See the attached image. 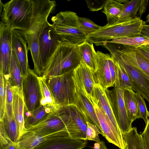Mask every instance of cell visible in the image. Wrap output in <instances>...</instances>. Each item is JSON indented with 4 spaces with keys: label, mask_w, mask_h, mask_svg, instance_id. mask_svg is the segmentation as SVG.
Segmentation results:
<instances>
[{
    "label": "cell",
    "mask_w": 149,
    "mask_h": 149,
    "mask_svg": "<svg viewBox=\"0 0 149 149\" xmlns=\"http://www.w3.org/2000/svg\"><path fill=\"white\" fill-rule=\"evenodd\" d=\"M113 87L111 90L106 88V91L116 121L123 134L132 129V122L126 109L123 98L124 89L120 85L117 73Z\"/></svg>",
    "instance_id": "9c48e42d"
},
{
    "label": "cell",
    "mask_w": 149,
    "mask_h": 149,
    "mask_svg": "<svg viewBox=\"0 0 149 149\" xmlns=\"http://www.w3.org/2000/svg\"><path fill=\"white\" fill-rule=\"evenodd\" d=\"M6 104V88L5 79L2 71H0V121L4 116Z\"/></svg>",
    "instance_id": "836d02e7"
},
{
    "label": "cell",
    "mask_w": 149,
    "mask_h": 149,
    "mask_svg": "<svg viewBox=\"0 0 149 149\" xmlns=\"http://www.w3.org/2000/svg\"><path fill=\"white\" fill-rule=\"evenodd\" d=\"M34 14L28 30L24 32L29 50L31 52L34 64V70L39 76H42L44 69L40 62L39 50V38L50 14L53 13L56 1L49 0H32Z\"/></svg>",
    "instance_id": "6da1fadb"
},
{
    "label": "cell",
    "mask_w": 149,
    "mask_h": 149,
    "mask_svg": "<svg viewBox=\"0 0 149 149\" xmlns=\"http://www.w3.org/2000/svg\"><path fill=\"white\" fill-rule=\"evenodd\" d=\"M38 77L34 70L30 68L23 78L22 88L24 109L29 111L40 105L42 96Z\"/></svg>",
    "instance_id": "30bf717a"
},
{
    "label": "cell",
    "mask_w": 149,
    "mask_h": 149,
    "mask_svg": "<svg viewBox=\"0 0 149 149\" xmlns=\"http://www.w3.org/2000/svg\"><path fill=\"white\" fill-rule=\"evenodd\" d=\"M117 1L121 3H127L129 1V0H117Z\"/></svg>",
    "instance_id": "7dc6e473"
},
{
    "label": "cell",
    "mask_w": 149,
    "mask_h": 149,
    "mask_svg": "<svg viewBox=\"0 0 149 149\" xmlns=\"http://www.w3.org/2000/svg\"><path fill=\"white\" fill-rule=\"evenodd\" d=\"M105 42L121 44L136 48L149 44V40L141 36L115 38Z\"/></svg>",
    "instance_id": "4dcf8cb0"
},
{
    "label": "cell",
    "mask_w": 149,
    "mask_h": 149,
    "mask_svg": "<svg viewBox=\"0 0 149 149\" xmlns=\"http://www.w3.org/2000/svg\"><path fill=\"white\" fill-rule=\"evenodd\" d=\"M62 42V40L56 33L52 24L47 22L41 33L39 41L40 61L44 70L48 59L58 45Z\"/></svg>",
    "instance_id": "8fae6325"
},
{
    "label": "cell",
    "mask_w": 149,
    "mask_h": 149,
    "mask_svg": "<svg viewBox=\"0 0 149 149\" xmlns=\"http://www.w3.org/2000/svg\"><path fill=\"white\" fill-rule=\"evenodd\" d=\"M93 105L104 136L109 143L113 144L120 149H125L126 145L122 134L115 128L109 117L103 109L94 100Z\"/></svg>",
    "instance_id": "4fadbf2b"
},
{
    "label": "cell",
    "mask_w": 149,
    "mask_h": 149,
    "mask_svg": "<svg viewBox=\"0 0 149 149\" xmlns=\"http://www.w3.org/2000/svg\"><path fill=\"white\" fill-rule=\"evenodd\" d=\"M107 0H86L88 7L90 11H97L104 8Z\"/></svg>",
    "instance_id": "74e56055"
},
{
    "label": "cell",
    "mask_w": 149,
    "mask_h": 149,
    "mask_svg": "<svg viewBox=\"0 0 149 149\" xmlns=\"http://www.w3.org/2000/svg\"><path fill=\"white\" fill-rule=\"evenodd\" d=\"M141 36L149 40V25L145 24L141 32Z\"/></svg>",
    "instance_id": "ee69618b"
},
{
    "label": "cell",
    "mask_w": 149,
    "mask_h": 149,
    "mask_svg": "<svg viewBox=\"0 0 149 149\" xmlns=\"http://www.w3.org/2000/svg\"><path fill=\"white\" fill-rule=\"evenodd\" d=\"M145 22L137 16L132 20L111 25L107 24L86 36L87 41L96 46L113 39L141 36Z\"/></svg>",
    "instance_id": "277c9868"
},
{
    "label": "cell",
    "mask_w": 149,
    "mask_h": 149,
    "mask_svg": "<svg viewBox=\"0 0 149 149\" xmlns=\"http://www.w3.org/2000/svg\"><path fill=\"white\" fill-rule=\"evenodd\" d=\"M82 59L77 45L61 43L45 64L42 75L47 78L72 72Z\"/></svg>",
    "instance_id": "7a4b0ae2"
},
{
    "label": "cell",
    "mask_w": 149,
    "mask_h": 149,
    "mask_svg": "<svg viewBox=\"0 0 149 149\" xmlns=\"http://www.w3.org/2000/svg\"><path fill=\"white\" fill-rule=\"evenodd\" d=\"M38 79L42 96L40 105L49 106L52 108L54 111H55L58 108L56 105L54 97L47 83L46 78L42 75L38 76Z\"/></svg>",
    "instance_id": "f546056e"
},
{
    "label": "cell",
    "mask_w": 149,
    "mask_h": 149,
    "mask_svg": "<svg viewBox=\"0 0 149 149\" xmlns=\"http://www.w3.org/2000/svg\"><path fill=\"white\" fill-rule=\"evenodd\" d=\"M87 144V140L72 139L64 132L49 138L33 149H82Z\"/></svg>",
    "instance_id": "9a60e30c"
},
{
    "label": "cell",
    "mask_w": 149,
    "mask_h": 149,
    "mask_svg": "<svg viewBox=\"0 0 149 149\" xmlns=\"http://www.w3.org/2000/svg\"><path fill=\"white\" fill-rule=\"evenodd\" d=\"M26 131L44 135H49L61 132H67L64 123L54 112L37 125L26 129Z\"/></svg>",
    "instance_id": "ac0fdd59"
},
{
    "label": "cell",
    "mask_w": 149,
    "mask_h": 149,
    "mask_svg": "<svg viewBox=\"0 0 149 149\" xmlns=\"http://www.w3.org/2000/svg\"><path fill=\"white\" fill-rule=\"evenodd\" d=\"M73 104L75 105L83 114L87 122L97 126L101 134L104 136L93 105L81 91L76 86L75 98Z\"/></svg>",
    "instance_id": "d6986e66"
},
{
    "label": "cell",
    "mask_w": 149,
    "mask_h": 149,
    "mask_svg": "<svg viewBox=\"0 0 149 149\" xmlns=\"http://www.w3.org/2000/svg\"><path fill=\"white\" fill-rule=\"evenodd\" d=\"M94 73L82 59L72 73V79L75 86L81 91L91 103L96 84Z\"/></svg>",
    "instance_id": "7c38bea8"
},
{
    "label": "cell",
    "mask_w": 149,
    "mask_h": 149,
    "mask_svg": "<svg viewBox=\"0 0 149 149\" xmlns=\"http://www.w3.org/2000/svg\"><path fill=\"white\" fill-rule=\"evenodd\" d=\"M140 135L148 148L149 149V118L143 131Z\"/></svg>",
    "instance_id": "ab89813d"
},
{
    "label": "cell",
    "mask_w": 149,
    "mask_h": 149,
    "mask_svg": "<svg viewBox=\"0 0 149 149\" xmlns=\"http://www.w3.org/2000/svg\"><path fill=\"white\" fill-rule=\"evenodd\" d=\"M140 144L141 149H148L144 142L143 141L140 134Z\"/></svg>",
    "instance_id": "bcb514c9"
},
{
    "label": "cell",
    "mask_w": 149,
    "mask_h": 149,
    "mask_svg": "<svg viewBox=\"0 0 149 149\" xmlns=\"http://www.w3.org/2000/svg\"><path fill=\"white\" fill-rule=\"evenodd\" d=\"M77 13L70 11H61L52 17V24L63 43L78 45L87 41L80 30Z\"/></svg>",
    "instance_id": "5b68a950"
},
{
    "label": "cell",
    "mask_w": 149,
    "mask_h": 149,
    "mask_svg": "<svg viewBox=\"0 0 149 149\" xmlns=\"http://www.w3.org/2000/svg\"><path fill=\"white\" fill-rule=\"evenodd\" d=\"M0 146L12 141L8 138L4 130L2 123L0 121Z\"/></svg>",
    "instance_id": "f35d334b"
},
{
    "label": "cell",
    "mask_w": 149,
    "mask_h": 149,
    "mask_svg": "<svg viewBox=\"0 0 149 149\" xmlns=\"http://www.w3.org/2000/svg\"><path fill=\"white\" fill-rule=\"evenodd\" d=\"M115 62L117 66V74L120 86L124 89H132V84L125 70L121 65Z\"/></svg>",
    "instance_id": "e575fe53"
},
{
    "label": "cell",
    "mask_w": 149,
    "mask_h": 149,
    "mask_svg": "<svg viewBox=\"0 0 149 149\" xmlns=\"http://www.w3.org/2000/svg\"><path fill=\"white\" fill-rule=\"evenodd\" d=\"M61 132L49 135H44L26 131L17 142L19 149H33L49 138L61 134Z\"/></svg>",
    "instance_id": "603a6c76"
},
{
    "label": "cell",
    "mask_w": 149,
    "mask_h": 149,
    "mask_svg": "<svg viewBox=\"0 0 149 149\" xmlns=\"http://www.w3.org/2000/svg\"><path fill=\"white\" fill-rule=\"evenodd\" d=\"M124 46V48L122 49H116L122 60L138 67L149 76V61L135 48L126 45Z\"/></svg>",
    "instance_id": "ffe728a7"
},
{
    "label": "cell",
    "mask_w": 149,
    "mask_h": 149,
    "mask_svg": "<svg viewBox=\"0 0 149 149\" xmlns=\"http://www.w3.org/2000/svg\"><path fill=\"white\" fill-rule=\"evenodd\" d=\"M54 112L62 121L72 138L85 140L87 121L75 105L61 107Z\"/></svg>",
    "instance_id": "8992f818"
},
{
    "label": "cell",
    "mask_w": 149,
    "mask_h": 149,
    "mask_svg": "<svg viewBox=\"0 0 149 149\" xmlns=\"http://www.w3.org/2000/svg\"><path fill=\"white\" fill-rule=\"evenodd\" d=\"M93 99L104 110L116 129L122 133L114 116L107 95L106 88L98 84H95L93 93Z\"/></svg>",
    "instance_id": "44dd1931"
},
{
    "label": "cell",
    "mask_w": 149,
    "mask_h": 149,
    "mask_svg": "<svg viewBox=\"0 0 149 149\" xmlns=\"http://www.w3.org/2000/svg\"><path fill=\"white\" fill-rule=\"evenodd\" d=\"M85 140L95 141L99 143L101 141L98 134H100L99 129L95 125L87 122Z\"/></svg>",
    "instance_id": "d590c367"
},
{
    "label": "cell",
    "mask_w": 149,
    "mask_h": 149,
    "mask_svg": "<svg viewBox=\"0 0 149 149\" xmlns=\"http://www.w3.org/2000/svg\"><path fill=\"white\" fill-rule=\"evenodd\" d=\"M24 32L13 29L12 32V47L17 56L23 77L30 69L28 63V53L29 50Z\"/></svg>",
    "instance_id": "2e32d148"
},
{
    "label": "cell",
    "mask_w": 149,
    "mask_h": 149,
    "mask_svg": "<svg viewBox=\"0 0 149 149\" xmlns=\"http://www.w3.org/2000/svg\"><path fill=\"white\" fill-rule=\"evenodd\" d=\"M148 0H141L140 6L139 10V15L141 18L142 15L146 11L147 6Z\"/></svg>",
    "instance_id": "b9f144b4"
},
{
    "label": "cell",
    "mask_w": 149,
    "mask_h": 149,
    "mask_svg": "<svg viewBox=\"0 0 149 149\" xmlns=\"http://www.w3.org/2000/svg\"><path fill=\"white\" fill-rule=\"evenodd\" d=\"M54 111L52 108L48 106L42 105H40L32 111H28L24 109L25 128L27 129L37 125L46 118L51 113Z\"/></svg>",
    "instance_id": "7402d4cb"
},
{
    "label": "cell",
    "mask_w": 149,
    "mask_h": 149,
    "mask_svg": "<svg viewBox=\"0 0 149 149\" xmlns=\"http://www.w3.org/2000/svg\"><path fill=\"white\" fill-rule=\"evenodd\" d=\"M148 116L149 117V111H148Z\"/></svg>",
    "instance_id": "681fc988"
},
{
    "label": "cell",
    "mask_w": 149,
    "mask_h": 149,
    "mask_svg": "<svg viewBox=\"0 0 149 149\" xmlns=\"http://www.w3.org/2000/svg\"><path fill=\"white\" fill-rule=\"evenodd\" d=\"M135 93L131 88L124 89L123 93L126 109L128 117L132 122L137 119L141 118Z\"/></svg>",
    "instance_id": "484cf974"
},
{
    "label": "cell",
    "mask_w": 149,
    "mask_h": 149,
    "mask_svg": "<svg viewBox=\"0 0 149 149\" xmlns=\"http://www.w3.org/2000/svg\"><path fill=\"white\" fill-rule=\"evenodd\" d=\"M97 69L94 73L96 84H98L106 88L113 87L110 69L111 55L97 51Z\"/></svg>",
    "instance_id": "e0dca14e"
},
{
    "label": "cell",
    "mask_w": 149,
    "mask_h": 149,
    "mask_svg": "<svg viewBox=\"0 0 149 149\" xmlns=\"http://www.w3.org/2000/svg\"><path fill=\"white\" fill-rule=\"evenodd\" d=\"M0 149H19L17 142L10 141L8 144L0 146Z\"/></svg>",
    "instance_id": "7bdbcfd3"
},
{
    "label": "cell",
    "mask_w": 149,
    "mask_h": 149,
    "mask_svg": "<svg viewBox=\"0 0 149 149\" xmlns=\"http://www.w3.org/2000/svg\"><path fill=\"white\" fill-rule=\"evenodd\" d=\"M146 22L149 23V13L146 16Z\"/></svg>",
    "instance_id": "c3c4849f"
},
{
    "label": "cell",
    "mask_w": 149,
    "mask_h": 149,
    "mask_svg": "<svg viewBox=\"0 0 149 149\" xmlns=\"http://www.w3.org/2000/svg\"><path fill=\"white\" fill-rule=\"evenodd\" d=\"M2 6L1 21L12 30L24 32L29 29L34 14L32 0H11Z\"/></svg>",
    "instance_id": "3957f363"
},
{
    "label": "cell",
    "mask_w": 149,
    "mask_h": 149,
    "mask_svg": "<svg viewBox=\"0 0 149 149\" xmlns=\"http://www.w3.org/2000/svg\"><path fill=\"white\" fill-rule=\"evenodd\" d=\"M135 95L138 102L141 118L143 119L146 125L148 120V111L144 98L138 93H135Z\"/></svg>",
    "instance_id": "8d00e7d4"
},
{
    "label": "cell",
    "mask_w": 149,
    "mask_h": 149,
    "mask_svg": "<svg viewBox=\"0 0 149 149\" xmlns=\"http://www.w3.org/2000/svg\"><path fill=\"white\" fill-rule=\"evenodd\" d=\"M78 20L80 30L86 36L95 32L101 27L88 18L78 17Z\"/></svg>",
    "instance_id": "d6a6232c"
},
{
    "label": "cell",
    "mask_w": 149,
    "mask_h": 149,
    "mask_svg": "<svg viewBox=\"0 0 149 149\" xmlns=\"http://www.w3.org/2000/svg\"><path fill=\"white\" fill-rule=\"evenodd\" d=\"M9 72L10 78L8 81L11 87H17L22 92V82L23 76L16 55L13 50L10 62Z\"/></svg>",
    "instance_id": "d4e9b609"
},
{
    "label": "cell",
    "mask_w": 149,
    "mask_h": 149,
    "mask_svg": "<svg viewBox=\"0 0 149 149\" xmlns=\"http://www.w3.org/2000/svg\"><path fill=\"white\" fill-rule=\"evenodd\" d=\"M93 149H108L105 144V142L101 141L99 143H95L93 147ZM125 149H127V148Z\"/></svg>",
    "instance_id": "f6af8a7d"
},
{
    "label": "cell",
    "mask_w": 149,
    "mask_h": 149,
    "mask_svg": "<svg viewBox=\"0 0 149 149\" xmlns=\"http://www.w3.org/2000/svg\"><path fill=\"white\" fill-rule=\"evenodd\" d=\"M123 135L127 149H141L140 144V135L136 127H132L130 131Z\"/></svg>",
    "instance_id": "1f68e13d"
},
{
    "label": "cell",
    "mask_w": 149,
    "mask_h": 149,
    "mask_svg": "<svg viewBox=\"0 0 149 149\" xmlns=\"http://www.w3.org/2000/svg\"><path fill=\"white\" fill-rule=\"evenodd\" d=\"M72 72L62 75L46 78L48 85L58 108L73 104L75 96L76 86L72 79Z\"/></svg>",
    "instance_id": "52a82bcc"
},
{
    "label": "cell",
    "mask_w": 149,
    "mask_h": 149,
    "mask_svg": "<svg viewBox=\"0 0 149 149\" xmlns=\"http://www.w3.org/2000/svg\"><path fill=\"white\" fill-rule=\"evenodd\" d=\"M0 121L2 123L10 139L12 142H17L19 138V130L13 114L9 115L5 113L3 120Z\"/></svg>",
    "instance_id": "f1b7e54d"
},
{
    "label": "cell",
    "mask_w": 149,
    "mask_h": 149,
    "mask_svg": "<svg viewBox=\"0 0 149 149\" xmlns=\"http://www.w3.org/2000/svg\"><path fill=\"white\" fill-rule=\"evenodd\" d=\"M82 60L95 72L97 69V53L94 49L93 43L86 41L77 45Z\"/></svg>",
    "instance_id": "cb8c5ba5"
},
{
    "label": "cell",
    "mask_w": 149,
    "mask_h": 149,
    "mask_svg": "<svg viewBox=\"0 0 149 149\" xmlns=\"http://www.w3.org/2000/svg\"><path fill=\"white\" fill-rule=\"evenodd\" d=\"M123 5L117 0H107L102 12L107 16L108 25L113 24L117 21Z\"/></svg>",
    "instance_id": "4316f807"
},
{
    "label": "cell",
    "mask_w": 149,
    "mask_h": 149,
    "mask_svg": "<svg viewBox=\"0 0 149 149\" xmlns=\"http://www.w3.org/2000/svg\"><path fill=\"white\" fill-rule=\"evenodd\" d=\"M106 48L113 60L123 67L132 84V89L139 93L149 103V76L138 67L123 61L116 49L112 45L107 46Z\"/></svg>",
    "instance_id": "ba28073f"
},
{
    "label": "cell",
    "mask_w": 149,
    "mask_h": 149,
    "mask_svg": "<svg viewBox=\"0 0 149 149\" xmlns=\"http://www.w3.org/2000/svg\"><path fill=\"white\" fill-rule=\"evenodd\" d=\"M141 2V0H132L123 4L121 12L116 23L130 21L136 17Z\"/></svg>",
    "instance_id": "83f0119b"
},
{
    "label": "cell",
    "mask_w": 149,
    "mask_h": 149,
    "mask_svg": "<svg viewBox=\"0 0 149 149\" xmlns=\"http://www.w3.org/2000/svg\"><path fill=\"white\" fill-rule=\"evenodd\" d=\"M135 48L143 57L149 61V44Z\"/></svg>",
    "instance_id": "60d3db41"
},
{
    "label": "cell",
    "mask_w": 149,
    "mask_h": 149,
    "mask_svg": "<svg viewBox=\"0 0 149 149\" xmlns=\"http://www.w3.org/2000/svg\"><path fill=\"white\" fill-rule=\"evenodd\" d=\"M12 29L1 21L0 24V71L5 81L10 78V64L12 54Z\"/></svg>",
    "instance_id": "5bb4252c"
}]
</instances>
